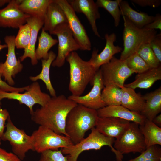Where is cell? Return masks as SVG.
Wrapping results in <instances>:
<instances>
[{
	"mask_svg": "<svg viewBox=\"0 0 161 161\" xmlns=\"http://www.w3.org/2000/svg\"><path fill=\"white\" fill-rule=\"evenodd\" d=\"M92 85V89L86 95L80 96L71 95L68 98L78 104L96 110L106 106L102 98V92L104 86L99 69L95 75Z\"/></svg>",
	"mask_w": 161,
	"mask_h": 161,
	"instance_id": "14",
	"label": "cell"
},
{
	"mask_svg": "<svg viewBox=\"0 0 161 161\" xmlns=\"http://www.w3.org/2000/svg\"><path fill=\"white\" fill-rule=\"evenodd\" d=\"M56 57V54L52 51L49 52L47 59H42V69L40 74L35 76H30V79L33 81L38 80H42L45 83L47 89L52 97L56 96V92L52 86L50 78V69L51 66Z\"/></svg>",
	"mask_w": 161,
	"mask_h": 161,
	"instance_id": "27",
	"label": "cell"
},
{
	"mask_svg": "<svg viewBox=\"0 0 161 161\" xmlns=\"http://www.w3.org/2000/svg\"><path fill=\"white\" fill-rule=\"evenodd\" d=\"M11 0H0V7H2L6 4H8Z\"/></svg>",
	"mask_w": 161,
	"mask_h": 161,
	"instance_id": "44",
	"label": "cell"
},
{
	"mask_svg": "<svg viewBox=\"0 0 161 161\" xmlns=\"http://www.w3.org/2000/svg\"><path fill=\"white\" fill-rule=\"evenodd\" d=\"M77 105L63 95L52 97L44 106L33 112L31 119L58 134L67 136L65 131L66 118L70 111Z\"/></svg>",
	"mask_w": 161,
	"mask_h": 161,
	"instance_id": "1",
	"label": "cell"
},
{
	"mask_svg": "<svg viewBox=\"0 0 161 161\" xmlns=\"http://www.w3.org/2000/svg\"><path fill=\"white\" fill-rule=\"evenodd\" d=\"M52 35H56L58 41V52L55 59L52 63V66L61 67L64 64L66 58L71 52L80 49L68 23L58 26Z\"/></svg>",
	"mask_w": 161,
	"mask_h": 161,
	"instance_id": "11",
	"label": "cell"
},
{
	"mask_svg": "<svg viewBox=\"0 0 161 161\" xmlns=\"http://www.w3.org/2000/svg\"><path fill=\"white\" fill-rule=\"evenodd\" d=\"M51 97L48 94L42 92L39 83L36 81L29 85L28 89L23 93L7 92L0 90V106L3 99L16 100L20 104H24L28 107L31 114L34 112L33 107L34 105L38 104L43 106Z\"/></svg>",
	"mask_w": 161,
	"mask_h": 161,
	"instance_id": "10",
	"label": "cell"
},
{
	"mask_svg": "<svg viewBox=\"0 0 161 161\" xmlns=\"http://www.w3.org/2000/svg\"><path fill=\"white\" fill-rule=\"evenodd\" d=\"M10 116L8 111L6 109H2L0 106V138L3 136L5 128L6 120Z\"/></svg>",
	"mask_w": 161,
	"mask_h": 161,
	"instance_id": "41",
	"label": "cell"
},
{
	"mask_svg": "<svg viewBox=\"0 0 161 161\" xmlns=\"http://www.w3.org/2000/svg\"><path fill=\"white\" fill-rule=\"evenodd\" d=\"M137 52L150 68H156L161 65V63L155 55L149 43L143 45L139 48Z\"/></svg>",
	"mask_w": 161,
	"mask_h": 161,
	"instance_id": "33",
	"label": "cell"
},
{
	"mask_svg": "<svg viewBox=\"0 0 161 161\" xmlns=\"http://www.w3.org/2000/svg\"><path fill=\"white\" fill-rule=\"evenodd\" d=\"M123 90L116 86H105L102 90V99L106 106L121 105Z\"/></svg>",
	"mask_w": 161,
	"mask_h": 161,
	"instance_id": "30",
	"label": "cell"
},
{
	"mask_svg": "<svg viewBox=\"0 0 161 161\" xmlns=\"http://www.w3.org/2000/svg\"><path fill=\"white\" fill-rule=\"evenodd\" d=\"M105 38L106 43L103 50L100 53H98V50L94 49L91 57L89 61L97 70L99 69L102 65L109 62L114 55L121 52L123 50L121 47L114 44L116 40V36L114 33L110 34H106Z\"/></svg>",
	"mask_w": 161,
	"mask_h": 161,
	"instance_id": "16",
	"label": "cell"
},
{
	"mask_svg": "<svg viewBox=\"0 0 161 161\" xmlns=\"http://www.w3.org/2000/svg\"><path fill=\"white\" fill-rule=\"evenodd\" d=\"M99 117H115L143 124L146 118L140 113L131 111L122 105L106 106L97 110Z\"/></svg>",
	"mask_w": 161,
	"mask_h": 161,
	"instance_id": "19",
	"label": "cell"
},
{
	"mask_svg": "<svg viewBox=\"0 0 161 161\" xmlns=\"http://www.w3.org/2000/svg\"><path fill=\"white\" fill-rule=\"evenodd\" d=\"M91 130V132L89 136L79 143L62 148L61 150L63 154L67 155V161H77L79 155L83 152L90 150H99L104 146L110 147L112 151L115 155L116 160L122 161L123 155L117 151L112 146L115 140L114 138L103 135L95 127Z\"/></svg>",
	"mask_w": 161,
	"mask_h": 161,
	"instance_id": "4",
	"label": "cell"
},
{
	"mask_svg": "<svg viewBox=\"0 0 161 161\" xmlns=\"http://www.w3.org/2000/svg\"><path fill=\"white\" fill-rule=\"evenodd\" d=\"M131 1L141 7L153 8L158 7L161 4V0H131Z\"/></svg>",
	"mask_w": 161,
	"mask_h": 161,
	"instance_id": "40",
	"label": "cell"
},
{
	"mask_svg": "<svg viewBox=\"0 0 161 161\" xmlns=\"http://www.w3.org/2000/svg\"><path fill=\"white\" fill-rule=\"evenodd\" d=\"M161 80V66L151 68L141 73L137 74L134 81L124 84V87L135 89L137 88L148 89L157 81Z\"/></svg>",
	"mask_w": 161,
	"mask_h": 161,
	"instance_id": "22",
	"label": "cell"
},
{
	"mask_svg": "<svg viewBox=\"0 0 161 161\" xmlns=\"http://www.w3.org/2000/svg\"><path fill=\"white\" fill-rule=\"evenodd\" d=\"M114 148L123 155L130 153H141L146 148L144 137L137 123L131 122L125 131L115 140Z\"/></svg>",
	"mask_w": 161,
	"mask_h": 161,
	"instance_id": "7",
	"label": "cell"
},
{
	"mask_svg": "<svg viewBox=\"0 0 161 161\" xmlns=\"http://www.w3.org/2000/svg\"><path fill=\"white\" fill-rule=\"evenodd\" d=\"M128 161H161V148L159 145H152L139 156Z\"/></svg>",
	"mask_w": 161,
	"mask_h": 161,
	"instance_id": "32",
	"label": "cell"
},
{
	"mask_svg": "<svg viewBox=\"0 0 161 161\" xmlns=\"http://www.w3.org/2000/svg\"><path fill=\"white\" fill-rule=\"evenodd\" d=\"M99 117L97 110L78 104L68 114L65 131L74 145L84 138L86 132L95 127Z\"/></svg>",
	"mask_w": 161,
	"mask_h": 161,
	"instance_id": "2",
	"label": "cell"
},
{
	"mask_svg": "<svg viewBox=\"0 0 161 161\" xmlns=\"http://www.w3.org/2000/svg\"><path fill=\"white\" fill-rule=\"evenodd\" d=\"M52 0H22L19 5V9L24 13L36 16L44 20L49 4Z\"/></svg>",
	"mask_w": 161,
	"mask_h": 161,
	"instance_id": "26",
	"label": "cell"
},
{
	"mask_svg": "<svg viewBox=\"0 0 161 161\" xmlns=\"http://www.w3.org/2000/svg\"><path fill=\"white\" fill-rule=\"evenodd\" d=\"M76 13H83L86 16L96 36L100 38L96 24V21L100 18L99 7L93 0H67Z\"/></svg>",
	"mask_w": 161,
	"mask_h": 161,
	"instance_id": "17",
	"label": "cell"
},
{
	"mask_svg": "<svg viewBox=\"0 0 161 161\" xmlns=\"http://www.w3.org/2000/svg\"><path fill=\"white\" fill-rule=\"evenodd\" d=\"M0 161H22L13 153L8 152L0 148Z\"/></svg>",
	"mask_w": 161,
	"mask_h": 161,
	"instance_id": "39",
	"label": "cell"
},
{
	"mask_svg": "<svg viewBox=\"0 0 161 161\" xmlns=\"http://www.w3.org/2000/svg\"><path fill=\"white\" fill-rule=\"evenodd\" d=\"M130 122L115 117H99L95 128L101 134L117 139L129 127Z\"/></svg>",
	"mask_w": 161,
	"mask_h": 161,
	"instance_id": "18",
	"label": "cell"
},
{
	"mask_svg": "<svg viewBox=\"0 0 161 161\" xmlns=\"http://www.w3.org/2000/svg\"><path fill=\"white\" fill-rule=\"evenodd\" d=\"M153 122L157 126L161 127V114L157 115L152 120Z\"/></svg>",
	"mask_w": 161,
	"mask_h": 161,
	"instance_id": "43",
	"label": "cell"
},
{
	"mask_svg": "<svg viewBox=\"0 0 161 161\" xmlns=\"http://www.w3.org/2000/svg\"><path fill=\"white\" fill-rule=\"evenodd\" d=\"M139 127L144 137L146 148L154 145H161V127L147 119L143 124L139 125Z\"/></svg>",
	"mask_w": 161,
	"mask_h": 161,
	"instance_id": "28",
	"label": "cell"
},
{
	"mask_svg": "<svg viewBox=\"0 0 161 161\" xmlns=\"http://www.w3.org/2000/svg\"><path fill=\"white\" fill-rule=\"evenodd\" d=\"M39 161H67L61 150H49L41 153Z\"/></svg>",
	"mask_w": 161,
	"mask_h": 161,
	"instance_id": "36",
	"label": "cell"
},
{
	"mask_svg": "<svg viewBox=\"0 0 161 161\" xmlns=\"http://www.w3.org/2000/svg\"><path fill=\"white\" fill-rule=\"evenodd\" d=\"M38 40V46L35 49L36 57L38 60L47 59L49 56V50L58 43V40L53 38L42 27Z\"/></svg>",
	"mask_w": 161,
	"mask_h": 161,
	"instance_id": "29",
	"label": "cell"
},
{
	"mask_svg": "<svg viewBox=\"0 0 161 161\" xmlns=\"http://www.w3.org/2000/svg\"><path fill=\"white\" fill-rule=\"evenodd\" d=\"M125 60L128 67L134 73H141L150 68L137 52L130 55Z\"/></svg>",
	"mask_w": 161,
	"mask_h": 161,
	"instance_id": "35",
	"label": "cell"
},
{
	"mask_svg": "<svg viewBox=\"0 0 161 161\" xmlns=\"http://www.w3.org/2000/svg\"><path fill=\"white\" fill-rule=\"evenodd\" d=\"M61 7L66 17L68 23L73 37L78 44L80 49L90 51L91 44L86 31L76 13L67 0H55Z\"/></svg>",
	"mask_w": 161,
	"mask_h": 161,
	"instance_id": "12",
	"label": "cell"
},
{
	"mask_svg": "<svg viewBox=\"0 0 161 161\" xmlns=\"http://www.w3.org/2000/svg\"><path fill=\"white\" fill-rule=\"evenodd\" d=\"M17 34L15 36L16 47L18 49H26L28 47L31 37V30L29 25L26 23L18 28Z\"/></svg>",
	"mask_w": 161,
	"mask_h": 161,
	"instance_id": "34",
	"label": "cell"
},
{
	"mask_svg": "<svg viewBox=\"0 0 161 161\" xmlns=\"http://www.w3.org/2000/svg\"><path fill=\"white\" fill-rule=\"evenodd\" d=\"M2 77L0 73V90L1 91L7 92L21 93L27 90L29 87V86L20 88L10 86L2 79Z\"/></svg>",
	"mask_w": 161,
	"mask_h": 161,
	"instance_id": "38",
	"label": "cell"
},
{
	"mask_svg": "<svg viewBox=\"0 0 161 161\" xmlns=\"http://www.w3.org/2000/svg\"><path fill=\"white\" fill-rule=\"evenodd\" d=\"M7 47V46L6 44H1V41L0 39V52L3 49Z\"/></svg>",
	"mask_w": 161,
	"mask_h": 161,
	"instance_id": "45",
	"label": "cell"
},
{
	"mask_svg": "<svg viewBox=\"0 0 161 161\" xmlns=\"http://www.w3.org/2000/svg\"><path fill=\"white\" fill-rule=\"evenodd\" d=\"M122 0H97L95 3L99 7L105 9L112 16L114 19L115 27L119 25L121 15L119 8L120 3Z\"/></svg>",
	"mask_w": 161,
	"mask_h": 161,
	"instance_id": "31",
	"label": "cell"
},
{
	"mask_svg": "<svg viewBox=\"0 0 161 161\" xmlns=\"http://www.w3.org/2000/svg\"><path fill=\"white\" fill-rule=\"evenodd\" d=\"M145 100L144 109L140 114L152 121L161 112V87L143 96Z\"/></svg>",
	"mask_w": 161,
	"mask_h": 161,
	"instance_id": "24",
	"label": "cell"
},
{
	"mask_svg": "<svg viewBox=\"0 0 161 161\" xmlns=\"http://www.w3.org/2000/svg\"><path fill=\"white\" fill-rule=\"evenodd\" d=\"M15 38L14 35H7L4 37V41L7 46V53L5 62L0 63V73L4 77V81L11 86L15 84L13 78H14L23 68L19 59H18L16 56Z\"/></svg>",
	"mask_w": 161,
	"mask_h": 161,
	"instance_id": "13",
	"label": "cell"
},
{
	"mask_svg": "<svg viewBox=\"0 0 161 161\" xmlns=\"http://www.w3.org/2000/svg\"><path fill=\"white\" fill-rule=\"evenodd\" d=\"M123 16L124 25L123 32L124 48L120 59L125 60L137 52L143 45L150 43L157 34V32L155 30L139 28L126 17Z\"/></svg>",
	"mask_w": 161,
	"mask_h": 161,
	"instance_id": "5",
	"label": "cell"
},
{
	"mask_svg": "<svg viewBox=\"0 0 161 161\" xmlns=\"http://www.w3.org/2000/svg\"><path fill=\"white\" fill-rule=\"evenodd\" d=\"M66 61L69 66V90L72 95L81 96L88 85L90 83L92 85L97 70L89 61L82 59L75 51L70 53Z\"/></svg>",
	"mask_w": 161,
	"mask_h": 161,
	"instance_id": "3",
	"label": "cell"
},
{
	"mask_svg": "<svg viewBox=\"0 0 161 161\" xmlns=\"http://www.w3.org/2000/svg\"><path fill=\"white\" fill-rule=\"evenodd\" d=\"M1 138H0V145L1 144Z\"/></svg>",
	"mask_w": 161,
	"mask_h": 161,
	"instance_id": "46",
	"label": "cell"
},
{
	"mask_svg": "<svg viewBox=\"0 0 161 161\" xmlns=\"http://www.w3.org/2000/svg\"><path fill=\"white\" fill-rule=\"evenodd\" d=\"M99 69L104 86L113 85L120 88L124 86L125 80L134 73L128 67L125 60L114 56L109 62L102 65Z\"/></svg>",
	"mask_w": 161,
	"mask_h": 161,
	"instance_id": "8",
	"label": "cell"
},
{
	"mask_svg": "<svg viewBox=\"0 0 161 161\" xmlns=\"http://www.w3.org/2000/svg\"><path fill=\"white\" fill-rule=\"evenodd\" d=\"M121 89L123 95L121 105L131 111L140 113L145 104L143 96L133 89L124 86Z\"/></svg>",
	"mask_w": 161,
	"mask_h": 161,
	"instance_id": "25",
	"label": "cell"
},
{
	"mask_svg": "<svg viewBox=\"0 0 161 161\" xmlns=\"http://www.w3.org/2000/svg\"><path fill=\"white\" fill-rule=\"evenodd\" d=\"M6 131L1 138L3 141H9L13 153L21 160L25 157L30 150L34 151L33 138L27 135L24 130L16 127L12 123L10 116L5 125Z\"/></svg>",
	"mask_w": 161,
	"mask_h": 161,
	"instance_id": "9",
	"label": "cell"
},
{
	"mask_svg": "<svg viewBox=\"0 0 161 161\" xmlns=\"http://www.w3.org/2000/svg\"><path fill=\"white\" fill-rule=\"evenodd\" d=\"M22 0H11L5 7L0 8V27L18 29L27 23L30 15L24 13L18 6Z\"/></svg>",
	"mask_w": 161,
	"mask_h": 161,
	"instance_id": "15",
	"label": "cell"
},
{
	"mask_svg": "<svg viewBox=\"0 0 161 161\" xmlns=\"http://www.w3.org/2000/svg\"><path fill=\"white\" fill-rule=\"evenodd\" d=\"M150 45L155 55L160 63L161 62V34H157L150 42Z\"/></svg>",
	"mask_w": 161,
	"mask_h": 161,
	"instance_id": "37",
	"label": "cell"
},
{
	"mask_svg": "<svg viewBox=\"0 0 161 161\" xmlns=\"http://www.w3.org/2000/svg\"><path fill=\"white\" fill-rule=\"evenodd\" d=\"M68 23L66 17L60 6L52 0L49 5L44 20L43 28L50 34L58 26Z\"/></svg>",
	"mask_w": 161,
	"mask_h": 161,
	"instance_id": "21",
	"label": "cell"
},
{
	"mask_svg": "<svg viewBox=\"0 0 161 161\" xmlns=\"http://www.w3.org/2000/svg\"><path fill=\"white\" fill-rule=\"evenodd\" d=\"M119 8L121 15L126 17L134 25L140 28H143L153 21L154 19V16L134 10L126 1L122 0L120 3Z\"/></svg>",
	"mask_w": 161,
	"mask_h": 161,
	"instance_id": "23",
	"label": "cell"
},
{
	"mask_svg": "<svg viewBox=\"0 0 161 161\" xmlns=\"http://www.w3.org/2000/svg\"><path fill=\"white\" fill-rule=\"evenodd\" d=\"M144 28L150 30H161V15L159 13L157 14L154 16V19L151 23L146 25Z\"/></svg>",
	"mask_w": 161,
	"mask_h": 161,
	"instance_id": "42",
	"label": "cell"
},
{
	"mask_svg": "<svg viewBox=\"0 0 161 161\" xmlns=\"http://www.w3.org/2000/svg\"><path fill=\"white\" fill-rule=\"evenodd\" d=\"M34 151L38 153L47 150H58L74 145L68 137L58 134L51 129L40 126L32 133Z\"/></svg>",
	"mask_w": 161,
	"mask_h": 161,
	"instance_id": "6",
	"label": "cell"
},
{
	"mask_svg": "<svg viewBox=\"0 0 161 161\" xmlns=\"http://www.w3.org/2000/svg\"><path fill=\"white\" fill-rule=\"evenodd\" d=\"M44 20L40 18L31 16L27 18L26 23L30 29L31 37L28 47L24 49L23 55L20 57L21 61H23L27 58H30L32 65L37 64L38 60L35 56V44L38 32L43 26Z\"/></svg>",
	"mask_w": 161,
	"mask_h": 161,
	"instance_id": "20",
	"label": "cell"
}]
</instances>
